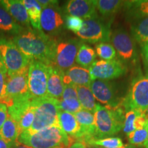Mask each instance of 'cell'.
Returning a JSON list of instances; mask_svg holds the SVG:
<instances>
[{
	"label": "cell",
	"mask_w": 148,
	"mask_h": 148,
	"mask_svg": "<svg viewBox=\"0 0 148 148\" xmlns=\"http://www.w3.org/2000/svg\"><path fill=\"white\" fill-rule=\"evenodd\" d=\"M18 142L31 148H69L75 139L68 136L58 125H53L34 133L24 131Z\"/></svg>",
	"instance_id": "obj_2"
},
{
	"label": "cell",
	"mask_w": 148,
	"mask_h": 148,
	"mask_svg": "<svg viewBox=\"0 0 148 148\" xmlns=\"http://www.w3.org/2000/svg\"><path fill=\"white\" fill-rule=\"evenodd\" d=\"M124 110L121 106L109 107L97 103L95 116V139L108 138L123 129Z\"/></svg>",
	"instance_id": "obj_3"
},
{
	"label": "cell",
	"mask_w": 148,
	"mask_h": 148,
	"mask_svg": "<svg viewBox=\"0 0 148 148\" xmlns=\"http://www.w3.org/2000/svg\"><path fill=\"white\" fill-rule=\"evenodd\" d=\"M77 92V99L80 103L82 108L90 112H95L97 103L95 98L90 90L89 86H76Z\"/></svg>",
	"instance_id": "obj_26"
},
{
	"label": "cell",
	"mask_w": 148,
	"mask_h": 148,
	"mask_svg": "<svg viewBox=\"0 0 148 148\" xmlns=\"http://www.w3.org/2000/svg\"><path fill=\"white\" fill-rule=\"evenodd\" d=\"M77 99V87L75 85L71 84H64L63 92H62V97L60 99Z\"/></svg>",
	"instance_id": "obj_36"
},
{
	"label": "cell",
	"mask_w": 148,
	"mask_h": 148,
	"mask_svg": "<svg viewBox=\"0 0 148 148\" xmlns=\"http://www.w3.org/2000/svg\"><path fill=\"white\" fill-rule=\"evenodd\" d=\"M113 18H106L97 15L88 19H85L80 30L77 33L82 40L95 44L109 42L111 36L110 26Z\"/></svg>",
	"instance_id": "obj_5"
},
{
	"label": "cell",
	"mask_w": 148,
	"mask_h": 148,
	"mask_svg": "<svg viewBox=\"0 0 148 148\" xmlns=\"http://www.w3.org/2000/svg\"><path fill=\"white\" fill-rule=\"evenodd\" d=\"M0 5L20 25L25 29L32 28L26 8L21 0H1Z\"/></svg>",
	"instance_id": "obj_16"
},
{
	"label": "cell",
	"mask_w": 148,
	"mask_h": 148,
	"mask_svg": "<svg viewBox=\"0 0 148 148\" xmlns=\"http://www.w3.org/2000/svg\"><path fill=\"white\" fill-rule=\"evenodd\" d=\"M91 81L89 70L79 65H73L64 73V84L89 86Z\"/></svg>",
	"instance_id": "obj_18"
},
{
	"label": "cell",
	"mask_w": 148,
	"mask_h": 148,
	"mask_svg": "<svg viewBox=\"0 0 148 148\" xmlns=\"http://www.w3.org/2000/svg\"><path fill=\"white\" fill-rule=\"evenodd\" d=\"M18 49L31 60L40 61L48 66H55L57 41L42 31L29 28L12 38Z\"/></svg>",
	"instance_id": "obj_1"
},
{
	"label": "cell",
	"mask_w": 148,
	"mask_h": 148,
	"mask_svg": "<svg viewBox=\"0 0 148 148\" xmlns=\"http://www.w3.org/2000/svg\"><path fill=\"white\" fill-rule=\"evenodd\" d=\"M84 20L82 18L71 15L65 16V26L69 30L77 33L82 28Z\"/></svg>",
	"instance_id": "obj_34"
},
{
	"label": "cell",
	"mask_w": 148,
	"mask_h": 148,
	"mask_svg": "<svg viewBox=\"0 0 148 148\" xmlns=\"http://www.w3.org/2000/svg\"><path fill=\"white\" fill-rule=\"evenodd\" d=\"M95 52L103 60H112L116 58V52L112 44L108 42L96 44Z\"/></svg>",
	"instance_id": "obj_28"
},
{
	"label": "cell",
	"mask_w": 148,
	"mask_h": 148,
	"mask_svg": "<svg viewBox=\"0 0 148 148\" xmlns=\"http://www.w3.org/2000/svg\"><path fill=\"white\" fill-rule=\"evenodd\" d=\"M88 146H99L101 148H117L123 145V141L118 137H108L101 139H92L87 143Z\"/></svg>",
	"instance_id": "obj_30"
},
{
	"label": "cell",
	"mask_w": 148,
	"mask_h": 148,
	"mask_svg": "<svg viewBox=\"0 0 148 148\" xmlns=\"http://www.w3.org/2000/svg\"><path fill=\"white\" fill-rule=\"evenodd\" d=\"M29 66L8 76L7 75L5 95L3 102L7 108L18 101L33 99L28 86Z\"/></svg>",
	"instance_id": "obj_6"
},
{
	"label": "cell",
	"mask_w": 148,
	"mask_h": 148,
	"mask_svg": "<svg viewBox=\"0 0 148 148\" xmlns=\"http://www.w3.org/2000/svg\"><path fill=\"white\" fill-rule=\"evenodd\" d=\"M64 72L56 66H49V76L47 79V96L60 100L63 92Z\"/></svg>",
	"instance_id": "obj_17"
},
{
	"label": "cell",
	"mask_w": 148,
	"mask_h": 148,
	"mask_svg": "<svg viewBox=\"0 0 148 148\" xmlns=\"http://www.w3.org/2000/svg\"><path fill=\"white\" fill-rule=\"evenodd\" d=\"M21 134V130L18 123L8 114L6 120L0 130V138L12 147L18 140Z\"/></svg>",
	"instance_id": "obj_20"
},
{
	"label": "cell",
	"mask_w": 148,
	"mask_h": 148,
	"mask_svg": "<svg viewBox=\"0 0 148 148\" xmlns=\"http://www.w3.org/2000/svg\"><path fill=\"white\" fill-rule=\"evenodd\" d=\"M64 25V18L58 6L42 9L40 16V27L45 34L50 36L58 34L62 31Z\"/></svg>",
	"instance_id": "obj_14"
},
{
	"label": "cell",
	"mask_w": 148,
	"mask_h": 148,
	"mask_svg": "<svg viewBox=\"0 0 148 148\" xmlns=\"http://www.w3.org/2000/svg\"><path fill=\"white\" fill-rule=\"evenodd\" d=\"M125 1L120 0H94L96 10L103 18H113V16L123 7Z\"/></svg>",
	"instance_id": "obj_22"
},
{
	"label": "cell",
	"mask_w": 148,
	"mask_h": 148,
	"mask_svg": "<svg viewBox=\"0 0 148 148\" xmlns=\"http://www.w3.org/2000/svg\"><path fill=\"white\" fill-rule=\"evenodd\" d=\"M117 148H136V147H135L134 145H125Z\"/></svg>",
	"instance_id": "obj_43"
},
{
	"label": "cell",
	"mask_w": 148,
	"mask_h": 148,
	"mask_svg": "<svg viewBox=\"0 0 148 148\" xmlns=\"http://www.w3.org/2000/svg\"><path fill=\"white\" fill-rule=\"evenodd\" d=\"M0 148H11L4 140L0 138Z\"/></svg>",
	"instance_id": "obj_42"
},
{
	"label": "cell",
	"mask_w": 148,
	"mask_h": 148,
	"mask_svg": "<svg viewBox=\"0 0 148 148\" xmlns=\"http://www.w3.org/2000/svg\"><path fill=\"white\" fill-rule=\"evenodd\" d=\"M69 148H88V145L82 140H75Z\"/></svg>",
	"instance_id": "obj_40"
},
{
	"label": "cell",
	"mask_w": 148,
	"mask_h": 148,
	"mask_svg": "<svg viewBox=\"0 0 148 148\" xmlns=\"http://www.w3.org/2000/svg\"><path fill=\"white\" fill-rule=\"evenodd\" d=\"M123 8L125 17L132 22L148 16V0L125 1Z\"/></svg>",
	"instance_id": "obj_19"
},
{
	"label": "cell",
	"mask_w": 148,
	"mask_h": 148,
	"mask_svg": "<svg viewBox=\"0 0 148 148\" xmlns=\"http://www.w3.org/2000/svg\"><path fill=\"white\" fill-rule=\"evenodd\" d=\"M58 118L60 128L68 136L76 140L80 132V126L74 114L59 110Z\"/></svg>",
	"instance_id": "obj_21"
},
{
	"label": "cell",
	"mask_w": 148,
	"mask_h": 148,
	"mask_svg": "<svg viewBox=\"0 0 148 148\" xmlns=\"http://www.w3.org/2000/svg\"><path fill=\"white\" fill-rule=\"evenodd\" d=\"M140 112V111L135 110H130L125 112L124 116V123H123V132H124L127 135L130 133L134 132L136 130L135 129V121L137 116L139 115Z\"/></svg>",
	"instance_id": "obj_32"
},
{
	"label": "cell",
	"mask_w": 148,
	"mask_h": 148,
	"mask_svg": "<svg viewBox=\"0 0 148 148\" xmlns=\"http://www.w3.org/2000/svg\"><path fill=\"white\" fill-rule=\"evenodd\" d=\"M131 34L134 40L140 45L148 42V16L132 22Z\"/></svg>",
	"instance_id": "obj_24"
},
{
	"label": "cell",
	"mask_w": 148,
	"mask_h": 148,
	"mask_svg": "<svg viewBox=\"0 0 148 148\" xmlns=\"http://www.w3.org/2000/svg\"><path fill=\"white\" fill-rule=\"evenodd\" d=\"M143 147L144 148H148V135H147V140H146V141L145 142V143L143 144Z\"/></svg>",
	"instance_id": "obj_44"
},
{
	"label": "cell",
	"mask_w": 148,
	"mask_h": 148,
	"mask_svg": "<svg viewBox=\"0 0 148 148\" xmlns=\"http://www.w3.org/2000/svg\"><path fill=\"white\" fill-rule=\"evenodd\" d=\"M35 115V107L32 101V106L30 108H29L23 115L20 118L19 121H18V124L19 125L20 130L21 133L24 131L28 130L32 126L33 122L34 120Z\"/></svg>",
	"instance_id": "obj_33"
},
{
	"label": "cell",
	"mask_w": 148,
	"mask_h": 148,
	"mask_svg": "<svg viewBox=\"0 0 148 148\" xmlns=\"http://www.w3.org/2000/svg\"><path fill=\"white\" fill-rule=\"evenodd\" d=\"M7 70L5 65L0 67V103H2L5 95Z\"/></svg>",
	"instance_id": "obj_35"
},
{
	"label": "cell",
	"mask_w": 148,
	"mask_h": 148,
	"mask_svg": "<svg viewBox=\"0 0 148 148\" xmlns=\"http://www.w3.org/2000/svg\"><path fill=\"white\" fill-rule=\"evenodd\" d=\"M148 135V121L143 127L137 129L134 132L127 134L130 143L132 145H138L143 147L147 138Z\"/></svg>",
	"instance_id": "obj_29"
},
{
	"label": "cell",
	"mask_w": 148,
	"mask_h": 148,
	"mask_svg": "<svg viewBox=\"0 0 148 148\" xmlns=\"http://www.w3.org/2000/svg\"><path fill=\"white\" fill-rule=\"evenodd\" d=\"M48 76L49 66L40 61L31 60L28 69V86L33 99L47 97Z\"/></svg>",
	"instance_id": "obj_10"
},
{
	"label": "cell",
	"mask_w": 148,
	"mask_h": 148,
	"mask_svg": "<svg viewBox=\"0 0 148 148\" xmlns=\"http://www.w3.org/2000/svg\"><path fill=\"white\" fill-rule=\"evenodd\" d=\"M58 109L60 110L75 114L80 110H82L80 103L77 99H60L57 100Z\"/></svg>",
	"instance_id": "obj_31"
},
{
	"label": "cell",
	"mask_w": 148,
	"mask_h": 148,
	"mask_svg": "<svg viewBox=\"0 0 148 148\" xmlns=\"http://www.w3.org/2000/svg\"><path fill=\"white\" fill-rule=\"evenodd\" d=\"M121 106L125 112L135 110L144 112L148 108V74L135 78Z\"/></svg>",
	"instance_id": "obj_7"
},
{
	"label": "cell",
	"mask_w": 148,
	"mask_h": 148,
	"mask_svg": "<svg viewBox=\"0 0 148 148\" xmlns=\"http://www.w3.org/2000/svg\"><path fill=\"white\" fill-rule=\"evenodd\" d=\"M96 56L97 54L93 48L83 42L77 52L75 62L79 66L89 69L95 61Z\"/></svg>",
	"instance_id": "obj_27"
},
{
	"label": "cell",
	"mask_w": 148,
	"mask_h": 148,
	"mask_svg": "<svg viewBox=\"0 0 148 148\" xmlns=\"http://www.w3.org/2000/svg\"><path fill=\"white\" fill-rule=\"evenodd\" d=\"M89 88L95 99L106 106H121V99L118 97L114 83L108 80L93 79L90 83Z\"/></svg>",
	"instance_id": "obj_13"
},
{
	"label": "cell",
	"mask_w": 148,
	"mask_h": 148,
	"mask_svg": "<svg viewBox=\"0 0 148 148\" xmlns=\"http://www.w3.org/2000/svg\"><path fill=\"white\" fill-rule=\"evenodd\" d=\"M88 70L92 80L110 81L124 75L126 72V66L118 58L112 60H95Z\"/></svg>",
	"instance_id": "obj_12"
},
{
	"label": "cell",
	"mask_w": 148,
	"mask_h": 148,
	"mask_svg": "<svg viewBox=\"0 0 148 148\" xmlns=\"http://www.w3.org/2000/svg\"><path fill=\"white\" fill-rule=\"evenodd\" d=\"M8 115V108L3 103H0V130L6 120Z\"/></svg>",
	"instance_id": "obj_38"
},
{
	"label": "cell",
	"mask_w": 148,
	"mask_h": 148,
	"mask_svg": "<svg viewBox=\"0 0 148 148\" xmlns=\"http://www.w3.org/2000/svg\"><path fill=\"white\" fill-rule=\"evenodd\" d=\"M35 107L34 120L29 128V133H34L53 125H59L57 99L45 97L33 99Z\"/></svg>",
	"instance_id": "obj_4"
},
{
	"label": "cell",
	"mask_w": 148,
	"mask_h": 148,
	"mask_svg": "<svg viewBox=\"0 0 148 148\" xmlns=\"http://www.w3.org/2000/svg\"><path fill=\"white\" fill-rule=\"evenodd\" d=\"M25 29L16 23L10 14L0 5V30L16 36Z\"/></svg>",
	"instance_id": "obj_23"
},
{
	"label": "cell",
	"mask_w": 148,
	"mask_h": 148,
	"mask_svg": "<svg viewBox=\"0 0 148 148\" xmlns=\"http://www.w3.org/2000/svg\"><path fill=\"white\" fill-rule=\"evenodd\" d=\"M37 1L42 9L48 7L58 6V1H55V0H38Z\"/></svg>",
	"instance_id": "obj_39"
},
{
	"label": "cell",
	"mask_w": 148,
	"mask_h": 148,
	"mask_svg": "<svg viewBox=\"0 0 148 148\" xmlns=\"http://www.w3.org/2000/svg\"><path fill=\"white\" fill-rule=\"evenodd\" d=\"M0 55L8 76L27 67L31 60L21 52L12 39L0 36Z\"/></svg>",
	"instance_id": "obj_8"
},
{
	"label": "cell",
	"mask_w": 148,
	"mask_h": 148,
	"mask_svg": "<svg viewBox=\"0 0 148 148\" xmlns=\"http://www.w3.org/2000/svg\"><path fill=\"white\" fill-rule=\"evenodd\" d=\"M82 43V40L77 38H69L57 42L55 66L64 72L73 66Z\"/></svg>",
	"instance_id": "obj_11"
},
{
	"label": "cell",
	"mask_w": 148,
	"mask_h": 148,
	"mask_svg": "<svg viewBox=\"0 0 148 148\" xmlns=\"http://www.w3.org/2000/svg\"><path fill=\"white\" fill-rule=\"evenodd\" d=\"M64 11L66 15L77 16L83 20L98 15L94 0H70L64 5Z\"/></svg>",
	"instance_id": "obj_15"
},
{
	"label": "cell",
	"mask_w": 148,
	"mask_h": 148,
	"mask_svg": "<svg viewBox=\"0 0 148 148\" xmlns=\"http://www.w3.org/2000/svg\"><path fill=\"white\" fill-rule=\"evenodd\" d=\"M140 47H141V54L144 67H145L146 74H148V42L140 45Z\"/></svg>",
	"instance_id": "obj_37"
},
{
	"label": "cell",
	"mask_w": 148,
	"mask_h": 148,
	"mask_svg": "<svg viewBox=\"0 0 148 148\" xmlns=\"http://www.w3.org/2000/svg\"><path fill=\"white\" fill-rule=\"evenodd\" d=\"M145 113L146 114V115H147L148 116V108L146 109V110L145 111Z\"/></svg>",
	"instance_id": "obj_46"
},
{
	"label": "cell",
	"mask_w": 148,
	"mask_h": 148,
	"mask_svg": "<svg viewBox=\"0 0 148 148\" xmlns=\"http://www.w3.org/2000/svg\"><path fill=\"white\" fill-rule=\"evenodd\" d=\"M110 42L115 49L118 59L123 64H131L136 60L134 39L123 28L114 29L111 33Z\"/></svg>",
	"instance_id": "obj_9"
},
{
	"label": "cell",
	"mask_w": 148,
	"mask_h": 148,
	"mask_svg": "<svg viewBox=\"0 0 148 148\" xmlns=\"http://www.w3.org/2000/svg\"><path fill=\"white\" fill-rule=\"evenodd\" d=\"M12 148H31V147H29L26 145H23V144L19 143V142H18V140H17V141H16V143H14L13 145H12Z\"/></svg>",
	"instance_id": "obj_41"
},
{
	"label": "cell",
	"mask_w": 148,
	"mask_h": 148,
	"mask_svg": "<svg viewBox=\"0 0 148 148\" xmlns=\"http://www.w3.org/2000/svg\"><path fill=\"white\" fill-rule=\"evenodd\" d=\"M3 65H4V64H3V60H2V58H1V55H0V67H1V66H3Z\"/></svg>",
	"instance_id": "obj_45"
},
{
	"label": "cell",
	"mask_w": 148,
	"mask_h": 148,
	"mask_svg": "<svg viewBox=\"0 0 148 148\" xmlns=\"http://www.w3.org/2000/svg\"><path fill=\"white\" fill-rule=\"evenodd\" d=\"M22 1L26 8L31 25L36 30L42 31L40 27L42 8L39 3L35 0H22Z\"/></svg>",
	"instance_id": "obj_25"
}]
</instances>
